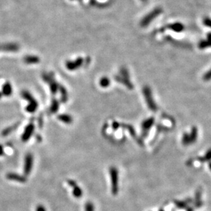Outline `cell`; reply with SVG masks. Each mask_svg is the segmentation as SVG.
I'll return each mask as SVG.
<instances>
[{
  "label": "cell",
  "mask_w": 211,
  "mask_h": 211,
  "mask_svg": "<svg viewBox=\"0 0 211 211\" xmlns=\"http://www.w3.org/2000/svg\"><path fill=\"white\" fill-rule=\"evenodd\" d=\"M109 174L111 184V193L113 195H117L118 193V171L115 167H111L109 169Z\"/></svg>",
  "instance_id": "cell-1"
},
{
  "label": "cell",
  "mask_w": 211,
  "mask_h": 211,
  "mask_svg": "<svg viewBox=\"0 0 211 211\" xmlns=\"http://www.w3.org/2000/svg\"><path fill=\"white\" fill-rule=\"evenodd\" d=\"M33 163L34 158L32 154L31 153L27 154L25 157V163H24L23 168V172L25 176H28L30 174L33 168Z\"/></svg>",
  "instance_id": "cell-2"
},
{
  "label": "cell",
  "mask_w": 211,
  "mask_h": 211,
  "mask_svg": "<svg viewBox=\"0 0 211 211\" xmlns=\"http://www.w3.org/2000/svg\"><path fill=\"white\" fill-rule=\"evenodd\" d=\"M68 183L73 188V195L76 198H80L82 197L83 191L82 188L77 185V183L73 180H68Z\"/></svg>",
  "instance_id": "cell-3"
},
{
  "label": "cell",
  "mask_w": 211,
  "mask_h": 211,
  "mask_svg": "<svg viewBox=\"0 0 211 211\" xmlns=\"http://www.w3.org/2000/svg\"><path fill=\"white\" fill-rule=\"evenodd\" d=\"M6 178L10 180L16 181V182L25 183L27 182V178L25 176L19 175L16 173H8L6 174Z\"/></svg>",
  "instance_id": "cell-4"
},
{
  "label": "cell",
  "mask_w": 211,
  "mask_h": 211,
  "mask_svg": "<svg viewBox=\"0 0 211 211\" xmlns=\"http://www.w3.org/2000/svg\"><path fill=\"white\" fill-rule=\"evenodd\" d=\"M34 131V126L33 124H29L28 125V126L25 129V131H24L23 135H22L21 139L22 141L24 142H27L30 137L32 135L33 132Z\"/></svg>",
  "instance_id": "cell-5"
},
{
  "label": "cell",
  "mask_w": 211,
  "mask_h": 211,
  "mask_svg": "<svg viewBox=\"0 0 211 211\" xmlns=\"http://www.w3.org/2000/svg\"><path fill=\"white\" fill-rule=\"evenodd\" d=\"M154 123V118H150L148 120H146L143 122L142 124V130H143L144 132H146L147 131H148V130L150 128L153 126V124Z\"/></svg>",
  "instance_id": "cell-6"
},
{
  "label": "cell",
  "mask_w": 211,
  "mask_h": 211,
  "mask_svg": "<svg viewBox=\"0 0 211 211\" xmlns=\"http://www.w3.org/2000/svg\"><path fill=\"white\" fill-rule=\"evenodd\" d=\"M58 119L66 124H70L73 121L72 117L68 115H60V116H58Z\"/></svg>",
  "instance_id": "cell-7"
},
{
  "label": "cell",
  "mask_w": 211,
  "mask_h": 211,
  "mask_svg": "<svg viewBox=\"0 0 211 211\" xmlns=\"http://www.w3.org/2000/svg\"><path fill=\"white\" fill-rule=\"evenodd\" d=\"M158 13H159V11L157 10H155V11H154L153 14H149L148 16H147L146 17L145 19H144V21H143V24H144V25H146V24H148L150 21L151 20V19H154V17H155L156 16V14H158Z\"/></svg>",
  "instance_id": "cell-8"
},
{
  "label": "cell",
  "mask_w": 211,
  "mask_h": 211,
  "mask_svg": "<svg viewBox=\"0 0 211 211\" xmlns=\"http://www.w3.org/2000/svg\"><path fill=\"white\" fill-rule=\"evenodd\" d=\"M17 126H18V125L15 124V125H14V126L8 127V128H7L6 129L4 130V131L2 132V135H3L4 137V136H7V135H9L10 133H11V132H13V131H14V130L16 128Z\"/></svg>",
  "instance_id": "cell-9"
},
{
  "label": "cell",
  "mask_w": 211,
  "mask_h": 211,
  "mask_svg": "<svg viewBox=\"0 0 211 211\" xmlns=\"http://www.w3.org/2000/svg\"><path fill=\"white\" fill-rule=\"evenodd\" d=\"M85 211H94V206L92 202H88L85 204Z\"/></svg>",
  "instance_id": "cell-10"
},
{
  "label": "cell",
  "mask_w": 211,
  "mask_h": 211,
  "mask_svg": "<svg viewBox=\"0 0 211 211\" xmlns=\"http://www.w3.org/2000/svg\"><path fill=\"white\" fill-rule=\"evenodd\" d=\"M210 159H211V149L207 152V153L206 154V155L204 156V157L200 159V161L204 162V161H210Z\"/></svg>",
  "instance_id": "cell-11"
},
{
  "label": "cell",
  "mask_w": 211,
  "mask_h": 211,
  "mask_svg": "<svg viewBox=\"0 0 211 211\" xmlns=\"http://www.w3.org/2000/svg\"><path fill=\"white\" fill-rule=\"evenodd\" d=\"M36 211H46V209L44 206L43 205H38L37 206V207H36Z\"/></svg>",
  "instance_id": "cell-12"
},
{
  "label": "cell",
  "mask_w": 211,
  "mask_h": 211,
  "mask_svg": "<svg viewBox=\"0 0 211 211\" xmlns=\"http://www.w3.org/2000/svg\"><path fill=\"white\" fill-rule=\"evenodd\" d=\"M210 79H211V70L209 71V72H208L204 76V79L208 80Z\"/></svg>",
  "instance_id": "cell-13"
},
{
  "label": "cell",
  "mask_w": 211,
  "mask_h": 211,
  "mask_svg": "<svg viewBox=\"0 0 211 211\" xmlns=\"http://www.w3.org/2000/svg\"><path fill=\"white\" fill-rule=\"evenodd\" d=\"M4 154V148L1 144H0V156H3Z\"/></svg>",
  "instance_id": "cell-14"
},
{
  "label": "cell",
  "mask_w": 211,
  "mask_h": 211,
  "mask_svg": "<svg viewBox=\"0 0 211 211\" xmlns=\"http://www.w3.org/2000/svg\"><path fill=\"white\" fill-rule=\"evenodd\" d=\"M206 25H208L211 27V21H208L207 22H206Z\"/></svg>",
  "instance_id": "cell-15"
},
{
  "label": "cell",
  "mask_w": 211,
  "mask_h": 211,
  "mask_svg": "<svg viewBox=\"0 0 211 211\" xmlns=\"http://www.w3.org/2000/svg\"><path fill=\"white\" fill-rule=\"evenodd\" d=\"M209 168H210V170H211V163H209Z\"/></svg>",
  "instance_id": "cell-16"
},
{
  "label": "cell",
  "mask_w": 211,
  "mask_h": 211,
  "mask_svg": "<svg viewBox=\"0 0 211 211\" xmlns=\"http://www.w3.org/2000/svg\"><path fill=\"white\" fill-rule=\"evenodd\" d=\"M159 211H164L163 209H160V210H159Z\"/></svg>",
  "instance_id": "cell-17"
}]
</instances>
